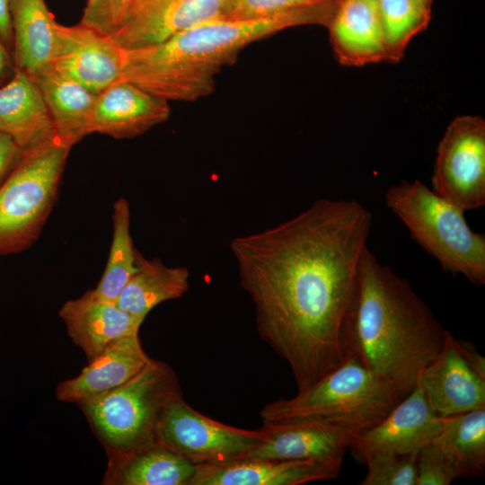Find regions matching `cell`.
<instances>
[{"instance_id":"83f0119b","label":"cell","mask_w":485,"mask_h":485,"mask_svg":"<svg viewBox=\"0 0 485 485\" xmlns=\"http://www.w3.org/2000/svg\"><path fill=\"white\" fill-rule=\"evenodd\" d=\"M417 455L378 454L365 458L366 472L361 485H416Z\"/></svg>"},{"instance_id":"f1b7e54d","label":"cell","mask_w":485,"mask_h":485,"mask_svg":"<svg viewBox=\"0 0 485 485\" xmlns=\"http://www.w3.org/2000/svg\"><path fill=\"white\" fill-rule=\"evenodd\" d=\"M142 0H87L81 23L112 36L136 13Z\"/></svg>"},{"instance_id":"277c9868","label":"cell","mask_w":485,"mask_h":485,"mask_svg":"<svg viewBox=\"0 0 485 485\" xmlns=\"http://www.w3.org/2000/svg\"><path fill=\"white\" fill-rule=\"evenodd\" d=\"M403 397L387 381L348 357L295 397L266 404L260 415L263 422L317 419L356 434L381 420Z\"/></svg>"},{"instance_id":"7c38bea8","label":"cell","mask_w":485,"mask_h":485,"mask_svg":"<svg viewBox=\"0 0 485 485\" xmlns=\"http://www.w3.org/2000/svg\"><path fill=\"white\" fill-rule=\"evenodd\" d=\"M58 47L51 66L94 94L121 79L123 51L114 40L83 23H58Z\"/></svg>"},{"instance_id":"d590c367","label":"cell","mask_w":485,"mask_h":485,"mask_svg":"<svg viewBox=\"0 0 485 485\" xmlns=\"http://www.w3.org/2000/svg\"><path fill=\"white\" fill-rule=\"evenodd\" d=\"M422 1L432 4V0H422Z\"/></svg>"},{"instance_id":"484cf974","label":"cell","mask_w":485,"mask_h":485,"mask_svg":"<svg viewBox=\"0 0 485 485\" xmlns=\"http://www.w3.org/2000/svg\"><path fill=\"white\" fill-rule=\"evenodd\" d=\"M112 226V240L106 267L99 283L90 291L99 299L116 303L137 270V250L130 235V208L126 198H118L113 205Z\"/></svg>"},{"instance_id":"1f68e13d","label":"cell","mask_w":485,"mask_h":485,"mask_svg":"<svg viewBox=\"0 0 485 485\" xmlns=\"http://www.w3.org/2000/svg\"><path fill=\"white\" fill-rule=\"evenodd\" d=\"M22 150L8 135L0 132V181L15 164Z\"/></svg>"},{"instance_id":"f546056e","label":"cell","mask_w":485,"mask_h":485,"mask_svg":"<svg viewBox=\"0 0 485 485\" xmlns=\"http://www.w3.org/2000/svg\"><path fill=\"white\" fill-rule=\"evenodd\" d=\"M339 0H227L221 17L258 19L317 7Z\"/></svg>"},{"instance_id":"ac0fdd59","label":"cell","mask_w":485,"mask_h":485,"mask_svg":"<svg viewBox=\"0 0 485 485\" xmlns=\"http://www.w3.org/2000/svg\"><path fill=\"white\" fill-rule=\"evenodd\" d=\"M58 315L66 324L67 334L88 360L113 341L138 334L144 322L115 303L93 296L90 290L79 298L66 301Z\"/></svg>"},{"instance_id":"ba28073f","label":"cell","mask_w":485,"mask_h":485,"mask_svg":"<svg viewBox=\"0 0 485 485\" xmlns=\"http://www.w3.org/2000/svg\"><path fill=\"white\" fill-rule=\"evenodd\" d=\"M267 437L264 426L249 430L221 423L190 407L182 395L165 408L156 435L158 445L196 465L245 458Z\"/></svg>"},{"instance_id":"8d00e7d4","label":"cell","mask_w":485,"mask_h":485,"mask_svg":"<svg viewBox=\"0 0 485 485\" xmlns=\"http://www.w3.org/2000/svg\"><path fill=\"white\" fill-rule=\"evenodd\" d=\"M371 1L375 2V3H378V2H379V0H371Z\"/></svg>"},{"instance_id":"7402d4cb","label":"cell","mask_w":485,"mask_h":485,"mask_svg":"<svg viewBox=\"0 0 485 485\" xmlns=\"http://www.w3.org/2000/svg\"><path fill=\"white\" fill-rule=\"evenodd\" d=\"M50 114L57 137L71 147L89 133L96 95L52 66L30 75Z\"/></svg>"},{"instance_id":"5bb4252c","label":"cell","mask_w":485,"mask_h":485,"mask_svg":"<svg viewBox=\"0 0 485 485\" xmlns=\"http://www.w3.org/2000/svg\"><path fill=\"white\" fill-rule=\"evenodd\" d=\"M340 466L318 460L245 457L198 464L189 485H300L335 479Z\"/></svg>"},{"instance_id":"e0dca14e","label":"cell","mask_w":485,"mask_h":485,"mask_svg":"<svg viewBox=\"0 0 485 485\" xmlns=\"http://www.w3.org/2000/svg\"><path fill=\"white\" fill-rule=\"evenodd\" d=\"M151 359L138 334L120 338L88 360L78 375L60 382L56 397L77 405L95 400L127 383Z\"/></svg>"},{"instance_id":"d4e9b609","label":"cell","mask_w":485,"mask_h":485,"mask_svg":"<svg viewBox=\"0 0 485 485\" xmlns=\"http://www.w3.org/2000/svg\"><path fill=\"white\" fill-rule=\"evenodd\" d=\"M458 464L463 478L482 476L485 472V408L445 418L432 441Z\"/></svg>"},{"instance_id":"3957f363","label":"cell","mask_w":485,"mask_h":485,"mask_svg":"<svg viewBox=\"0 0 485 485\" xmlns=\"http://www.w3.org/2000/svg\"><path fill=\"white\" fill-rule=\"evenodd\" d=\"M333 7H317L258 19L217 17L158 44L123 48L121 79L167 101H194L209 95L215 76L247 45L285 29L327 25Z\"/></svg>"},{"instance_id":"9a60e30c","label":"cell","mask_w":485,"mask_h":485,"mask_svg":"<svg viewBox=\"0 0 485 485\" xmlns=\"http://www.w3.org/2000/svg\"><path fill=\"white\" fill-rule=\"evenodd\" d=\"M169 101L120 79L96 95L89 133L131 138L168 119Z\"/></svg>"},{"instance_id":"d6986e66","label":"cell","mask_w":485,"mask_h":485,"mask_svg":"<svg viewBox=\"0 0 485 485\" xmlns=\"http://www.w3.org/2000/svg\"><path fill=\"white\" fill-rule=\"evenodd\" d=\"M328 26L333 50L342 65L362 66L388 61L377 3L340 0Z\"/></svg>"},{"instance_id":"8fae6325","label":"cell","mask_w":485,"mask_h":485,"mask_svg":"<svg viewBox=\"0 0 485 485\" xmlns=\"http://www.w3.org/2000/svg\"><path fill=\"white\" fill-rule=\"evenodd\" d=\"M444 420L417 385L381 420L354 434L348 449L360 463L372 454H418L437 436Z\"/></svg>"},{"instance_id":"4fadbf2b","label":"cell","mask_w":485,"mask_h":485,"mask_svg":"<svg viewBox=\"0 0 485 485\" xmlns=\"http://www.w3.org/2000/svg\"><path fill=\"white\" fill-rule=\"evenodd\" d=\"M266 441L246 457L277 460H318L341 467L354 433L312 419L263 422Z\"/></svg>"},{"instance_id":"4316f807","label":"cell","mask_w":485,"mask_h":485,"mask_svg":"<svg viewBox=\"0 0 485 485\" xmlns=\"http://www.w3.org/2000/svg\"><path fill=\"white\" fill-rule=\"evenodd\" d=\"M377 5L388 62H398L410 40L428 25L432 4L422 0H379Z\"/></svg>"},{"instance_id":"9c48e42d","label":"cell","mask_w":485,"mask_h":485,"mask_svg":"<svg viewBox=\"0 0 485 485\" xmlns=\"http://www.w3.org/2000/svg\"><path fill=\"white\" fill-rule=\"evenodd\" d=\"M432 190L460 208L485 206V121L460 116L447 127L436 150Z\"/></svg>"},{"instance_id":"d6a6232c","label":"cell","mask_w":485,"mask_h":485,"mask_svg":"<svg viewBox=\"0 0 485 485\" xmlns=\"http://www.w3.org/2000/svg\"><path fill=\"white\" fill-rule=\"evenodd\" d=\"M10 5L11 0H0V40L8 49L13 48Z\"/></svg>"},{"instance_id":"ffe728a7","label":"cell","mask_w":485,"mask_h":485,"mask_svg":"<svg viewBox=\"0 0 485 485\" xmlns=\"http://www.w3.org/2000/svg\"><path fill=\"white\" fill-rule=\"evenodd\" d=\"M0 132L10 136L22 151L57 137L37 84L16 68L10 81L0 87Z\"/></svg>"},{"instance_id":"52a82bcc","label":"cell","mask_w":485,"mask_h":485,"mask_svg":"<svg viewBox=\"0 0 485 485\" xmlns=\"http://www.w3.org/2000/svg\"><path fill=\"white\" fill-rule=\"evenodd\" d=\"M70 149L57 137L22 151L0 187V255L22 251L39 236L54 207Z\"/></svg>"},{"instance_id":"4dcf8cb0","label":"cell","mask_w":485,"mask_h":485,"mask_svg":"<svg viewBox=\"0 0 485 485\" xmlns=\"http://www.w3.org/2000/svg\"><path fill=\"white\" fill-rule=\"evenodd\" d=\"M416 466V485H449L463 478L455 461L434 442L418 453Z\"/></svg>"},{"instance_id":"6da1fadb","label":"cell","mask_w":485,"mask_h":485,"mask_svg":"<svg viewBox=\"0 0 485 485\" xmlns=\"http://www.w3.org/2000/svg\"><path fill=\"white\" fill-rule=\"evenodd\" d=\"M371 225L360 202L320 198L230 242L258 332L288 364L298 392L348 357L345 322Z\"/></svg>"},{"instance_id":"2e32d148","label":"cell","mask_w":485,"mask_h":485,"mask_svg":"<svg viewBox=\"0 0 485 485\" xmlns=\"http://www.w3.org/2000/svg\"><path fill=\"white\" fill-rule=\"evenodd\" d=\"M227 0H153L110 36L122 48L163 42L204 22L220 17Z\"/></svg>"},{"instance_id":"5b68a950","label":"cell","mask_w":485,"mask_h":485,"mask_svg":"<svg viewBox=\"0 0 485 485\" xmlns=\"http://www.w3.org/2000/svg\"><path fill=\"white\" fill-rule=\"evenodd\" d=\"M384 200L411 238L445 272L485 285V236L470 227L463 209L419 180L391 186Z\"/></svg>"},{"instance_id":"836d02e7","label":"cell","mask_w":485,"mask_h":485,"mask_svg":"<svg viewBox=\"0 0 485 485\" xmlns=\"http://www.w3.org/2000/svg\"><path fill=\"white\" fill-rule=\"evenodd\" d=\"M8 48L0 40V83L4 81L12 71H14V66L12 64Z\"/></svg>"},{"instance_id":"7a4b0ae2","label":"cell","mask_w":485,"mask_h":485,"mask_svg":"<svg viewBox=\"0 0 485 485\" xmlns=\"http://www.w3.org/2000/svg\"><path fill=\"white\" fill-rule=\"evenodd\" d=\"M447 331L410 282L366 248L345 322L348 357L406 396Z\"/></svg>"},{"instance_id":"e575fe53","label":"cell","mask_w":485,"mask_h":485,"mask_svg":"<svg viewBox=\"0 0 485 485\" xmlns=\"http://www.w3.org/2000/svg\"><path fill=\"white\" fill-rule=\"evenodd\" d=\"M151 1H153V0H142V2H141V4H140L139 7L137 8V10L136 11V13H137L143 5H145L146 4H147V3L151 2ZM135 13H134V14H135ZM134 14H133V15H134ZM133 15H132V16H133ZM132 16H131V17H132ZM131 17H130V18H131Z\"/></svg>"},{"instance_id":"cb8c5ba5","label":"cell","mask_w":485,"mask_h":485,"mask_svg":"<svg viewBox=\"0 0 485 485\" xmlns=\"http://www.w3.org/2000/svg\"><path fill=\"white\" fill-rule=\"evenodd\" d=\"M190 272L185 267H169L160 259H145L137 251V270L116 304L133 316L145 320L163 302L181 297L189 289Z\"/></svg>"},{"instance_id":"8992f818","label":"cell","mask_w":485,"mask_h":485,"mask_svg":"<svg viewBox=\"0 0 485 485\" xmlns=\"http://www.w3.org/2000/svg\"><path fill=\"white\" fill-rule=\"evenodd\" d=\"M179 395L182 392L176 373L152 358L121 386L78 407L106 455L130 454L158 445L160 419Z\"/></svg>"},{"instance_id":"44dd1931","label":"cell","mask_w":485,"mask_h":485,"mask_svg":"<svg viewBox=\"0 0 485 485\" xmlns=\"http://www.w3.org/2000/svg\"><path fill=\"white\" fill-rule=\"evenodd\" d=\"M14 68L29 75L51 66L58 47V23L44 0H11Z\"/></svg>"},{"instance_id":"603a6c76","label":"cell","mask_w":485,"mask_h":485,"mask_svg":"<svg viewBox=\"0 0 485 485\" xmlns=\"http://www.w3.org/2000/svg\"><path fill=\"white\" fill-rule=\"evenodd\" d=\"M104 485H189L197 465L161 445L130 454H108Z\"/></svg>"},{"instance_id":"30bf717a","label":"cell","mask_w":485,"mask_h":485,"mask_svg":"<svg viewBox=\"0 0 485 485\" xmlns=\"http://www.w3.org/2000/svg\"><path fill=\"white\" fill-rule=\"evenodd\" d=\"M418 386L440 418L483 409L485 359L473 345L447 331L441 351L421 372Z\"/></svg>"}]
</instances>
